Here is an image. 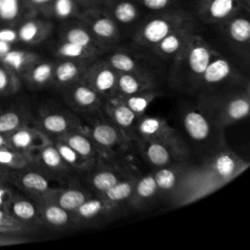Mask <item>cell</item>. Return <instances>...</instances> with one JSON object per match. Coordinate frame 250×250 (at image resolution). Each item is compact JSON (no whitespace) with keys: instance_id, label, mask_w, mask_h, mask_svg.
Masks as SVG:
<instances>
[{"instance_id":"681fc988","label":"cell","mask_w":250,"mask_h":250,"mask_svg":"<svg viewBox=\"0 0 250 250\" xmlns=\"http://www.w3.org/2000/svg\"><path fill=\"white\" fill-rule=\"evenodd\" d=\"M0 41H4L10 44H15L19 41L16 27L5 26L0 27Z\"/></svg>"},{"instance_id":"7402d4cb","label":"cell","mask_w":250,"mask_h":250,"mask_svg":"<svg viewBox=\"0 0 250 250\" xmlns=\"http://www.w3.org/2000/svg\"><path fill=\"white\" fill-rule=\"evenodd\" d=\"M91 62L60 59V62L54 63L52 83L64 90L79 81H83Z\"/></svg>"},{"instance_id":"f5cc1de1","label":"cell","mask_w":250,"mask_h":250,"mask_svg":"<svg viewBox=\"0 0 250 250\" xmlns=\"http://www.w3.org/2000/svg\"><path fill=\"white\" fill-rule=\"evenodd\" d=\"M81 9L95 7V6H102L104 0H75Z\"/></svg>"},{"instance_id":"44dd1931","label":"cell","mask_w":250,"mask_h":250,"mask_svg":"<svg viewBox=\"0 0 250 250\" xmlns=\"http://www.w3.org/2000/svg\"><path fill=\"white\" fill-rule=\"evenodd\" d=\"M103 151H112L126 144V135L111 121L96 122L86 133Z\"/></svg>"},{"instance_id":"60d3db41","label":"cell","mask_w":250,"mask_h":250,"mask_svg":"<svg viewBox=\"0 0 250 250\" xmlns=\"http://www.w3.org/2000/svg\"><path fill=\"white\" fill-rule=\"evenodd\" d=\"M28 115L23 110L9 109L0 112V133L9 135L15 130L27 126Z\"/></svg>"},{"instance_id":"7c38bea8","label":"cell","mask_w":250,"mask_h":250,"mask_svg":"<svg viewBox=\"0 0 250 250\" xmlns=\"http://www.w3.org/2000/svg\"><path fill=\"white\" fill-rule=\"evenodd\" d=\"M140 141L142 142V150L145 158L156 168L184 162L188 155V148L153 140Z\"/></svg>"},{"instance_id":"11a10c76","label":"cell","mask_w":250,"mask_h":250,"mask_svg":"<svg viewBox=\"0 0 250 250\" xmlns=\"http://www.w3.org/2000/svg\"><path fill=\"white\" fill-rule=\"evenodd\" d=\"M13 48V45L4 41H0V57L2 55H4L5 53H7L9 50H11Z\"/></svg>"},{"instance_id":"4316f807","label":"cell","mask_w":250,"mask_h":250,"mask_svg":"<svg viewBox=\"0 0 250 250\" xmlns=\"http://www.w3.org/2000/svg\"><path fill=\"white\" fill-rule=\"evenodd\" d=\"M60 40L84 46L102 54L106 51L92 35L87 26L78 19L62 21L60 28Z\"/></svg>"},{"instance_id":"d6a6232c","label":"cell","mask_w":250,"mask_h":250,"mask_svg":"<svg viewBox=\"0 0 250 250\" xmlns=\"http://www.w3.org/2000/svg\"><path fill=\"white\" fill-rule=\"evenodd\" d=\"M158 195L159 191L153 174H146L137 179L129 203L136 209H142L152 203Z\"/></svg>"},{"instance_id":"5b68a950","label":"cell","mask_w":250,"mask_h":250,"mask_svg":"<svg viewBox=\"0 0 250 250\" xmlns=\"http://www.w3.org/2000/svg\"><path fill=\"white\" fill-rule=\"evenodd\" d=\"M182 126L188 139L198 147L216 148L224 146L223 130L216 126L196 105L186 108L181 115Z\"/></svg>"},{"instance_id":"ab89813d","label":"cell","mask_w":250,"mask_h":250,"mask_svg":"<svg viewBox=\"0 0 250 250\" xmlns=\"http://www.w3.org/2000/svg\"><path fill=\"white\" fill-rule=\"evenodd\" d=\"M161 92L157 89L149 90L130 96H118L113 95L121 102H123L131 110H133L139 116L143 115L149 104L158 97L160 96Z\"/></svg>"},{"instance_id":"83f0119b","label":"cell","mask_w":250,"mask_h":250,"mask_svg":"<svg viewBox=\"0 0 250 250\" xmlns=\"http://www.w3.org/2000/svg\"><path fill=\"white\" fill-rule=\"evenodd\" d=\"M104 109L110 121L117 126L128 138V133L135 131L139 115L131 110L123 102L115 96H111L104 103Z\"/></svg>"},{"instance_id":"ba28073f","label":"cell","mask_w":250,"mask_h":250,"mask_svg":"<svg viewBox=\"0 0 250 250\" xmlns=\"http://www.w3.org/2000/svg\"><path fill=\"white\" fill-rule=\"evenodd\" d=\"M249 163L229 148H221L211 154L201 165L204 171L221 188L234 179Z\"/></svg>"},{"instance_id":"f1b7e54d","label":"cell","mask_w":250,"mask_h":250,"mask_svg":"<svg viewBox=\"0 0 250 250\" xmlns=\"http://www.w3.org/2000/svg\"><path fill=\"white\" fill-rule=\"evenodd\" d=\"M72 147L78 154L83 158L87 159L94 165L102 159L103 152L94 143V141L83 132V130H74L70 131L59 138Z\"/></svg>"},{"instance_id":"8d00e7d4","label":"cell","mask_w":250,"mask_h":250,"mask_svg":"<svg viewBox=\"0 0 250 250\" xmlns=\"http://www.w3.org/2000/svg\"><path fill=\"white\" fill-rule=\"evenodd\" d=\"M138 177L133 175H128L127 177L118 181L115 185L109 188L107 190L100 194L109 203L120 206L125 202L129 203V200L133 194L135 184Z\"/></svg>"},{"instance_id":"bcb514c9","label":"cell","mask_w":250,"mask_h":250,"mask_svg":"<svg viewBox=\"0 0 250 250\" xmlns=\"http://www.w3.org/2000/svg\"><path fill=\"white\" fill-rule=\"evenodd\" d=\"M21 88L20 76L0 62V96L17 93Z\"/></svg>"},{"instance_id":"1f68e13d","label":"cell","mask_w":250,"mask_h":250,"mask_svg":"<svg viewBox=\"0 0 250 250\" xmlns=\"http://www.w3.org/2000/svg\"><path fill=\"white\" fill-rule=\"evenodd\" d=\"M128 175L130 173L120 167L102 166L90 174L88 182L91 188L100 195Z\"/></svg>"},{"instance_id":"f35d334b","label":"cell","mask_w":250,"mask_h":250,"mask_svg":"<svg viewBox=\"0 0 250 250\" xmlns=\"http://www.w3.org/2000/svg\"><path fill=\"white\" fill-rule=\"evenodd\" d=\"M54 63L55 62H52L39 60L32 64L21 77L34 87L46 86L52 83Z\"/></svg>"},{"instance_id":"f6af8a7d","label":"cell","mask_w":250,"mask_h":250,"mask_svg":"<svg viewBox=\"0 0 250 250\" xmlns=\"http://www.w3.org/2000/svg\"><path fill=\"white\" fill-rule=\"evenodd\" d=\"M0 232L23 235L34 232V230L16 220L6 209L0 208Z\"/></svg>"},{"instance_id":"8992f818","label":"cell","mask_w":250,"mask_h":250,"mask_svg":"<svg viewBox=\"0 0 250 250\" xmlns=\"http://www.w3.org/2000/svg\"><path fill=\"white\" fill-rule=\"evenodd\" d=\"M90 30L94 38L106 50L121 39V30L103 6L81 9L77 18Z\"/></svg>"},{"instance_id":"d4e9b609","label":"cell","mask_w":250,"mask_h":250,"mask_svg":"<svg viewBox=\"0 0 250 250\" xmlns=\"http://www.w3.org/2000/svg\"><path fill=\"white\" fill-rule=\"evenodd\" d=\"M222 31L227 41L238 50L248 52L250 41V21L242 11L222 22Z\"/></svg>"},{"instance_id":"603a6c76","label":"cell","mask_w":250,"mask_h":250,"mask_svg":"<svg viewBox=\"0 0 250 250\" xmlns=\"http://www.w3.org/2000/svg\"><path fill=\"white\" fill-rule=\"evenodd\" d=\"M102 6L119 27L138 25L142 20L144 10L134 0H104Z\"/></svg>"},{"instance_id":"836d02e7","label":"cell","mask_w":250,"mask_h":250,"mask_svg":"<svg viewBox=\"0 0 250 250\" xmlns=\"http://www.w3.org/2000/svg\"><path fill=\"white\" fill-rule=\"evenodd\" d=\"M91 196L92 193L84 188L59 187L52 192V194L48 196V198L52 199L62 208L67 210L70 213H73L85 200Z\"/></svg>"},{"instance_id":"d590c367","label":"cell","mask_w":250,"mask_h":250,"mask_svg":"<svg viewBox=\"0 0 250 250\" xmlns=\"http://www.w3.org/2000/svg\"><path fill=\"white\" fill-rule=\"evenodd\" d=\"M39 60H41V57L37 53L13 48L0 57V62L19 76H22L25 71Z\"/></svg>"},{"instance_id":"4fadbf2b","label":"cell","mask_w":250,"mask_h":250,"mask_svg":"<svg viewBox=\"0 0 250 250\" xmlns=\"http://www.w3.org/2000/svg\"><path fill=\"white\" fill-rule=\"evenodd\" d=\"M29 155L31 157L32 166L55 180L65 176L72 170L62 158L54 143L51 141L33 150Z\"/></svg>"},{"instance_id":"816d5d0a","label":"cell","mask_w":250,"mask_h":250,"mask_svg":"<svg viewBox=\"0 0 250 250\" xmlns=\"http://www.w3.org/2000/svg\"><path fill=\"white\" fill-rule=\"evenodd\" d=\"M25 237L21 236V234H14V233H3L0 232V245H11L25 242Z\"/></svg>"},{"instance_id":"277c9868","label":"cell","mask_w":250,"mask_h":250,"mask_svg":"<svg viewBox=\"0 0 250 250\" xmlns=\"http://www.w3.org/2000/svg\"><path fill=\"white\" fill-rule=\"evenodd\" d=\"M241 82L237 68L229 59L216 52L204 70L195 93L200 95L238 90L242 88L235 86Z\"/></svg>"},{"instance_id":"7bdbcfd3","label":"cell","mask_w":250,"mask_h":250,"mask_svg":"<svg viewBox=\"0 0 250 250\" xmlns=\"http://www.w3.org/2000/svg\"><path fill=\"white\" fill-rule=\"evenodd\" d=\"M31 164L29 154L16 150L10 146L0 147V165L9 169H21Z\"/></svg>"},{"instance_id":"9c48e42d","label":"cell","mask_w":250,"mask_h":250,"mask_svg":"<svg viewBox=\"0 0 250 250\" xmlns=\"http://www.w3.org/2000/svg\"><path fill=\"white\" fill-rule=\"evenodd\" d=\"M134 134L139 140H153L188 148L180 133L164 118L141 115L136 123Z\"/></svg>"},{"instance_id":"30bf717a","label":"cell","mask_w":250,"mask_h":250,"mask_svg":"<svg viewBox=\"0 0 250 250\" xmlns=\"http://www.w3.org/2000/svg\"><path fill=\"white\" fill-rule=\"evenodd\" d=\"M120 206L109 203L101 195H92L85 200L72 214L76 227L96 226L113 218Z\"/></svg>"},{"instance_id":"f907efd6","label":"cell","mask_w":250,"mask_h":250,"mask_svg":"<svg viewBox=\"0 0 250 250\" xmlns=\"http://www.w3.org/2000/svg\"><path fill=\"white\" fill-rule=\"evenodd\" d=\"M14 192V189L8 183H0V208L6 209Z\"/></svg>"},{"instance_id":"ee69618b","label":"cell","mask_w":250,"mask_h":250,"mask_svg":"<svg viewBox=\"0 0 250 250\" xmlns=\"http://www.w3.org/2000/svg\"><path fill=\"white\" fill-rule=\"evenodd\" d=\"M81 8L75 0H54L51 8L50 18L61 21L77 19Z\"/></svg>"},{"instance_id":"2e32d148","label":"cell","mask_w":250,"mask_h":250,"mask_svg":"<svg viewBox=\"0 0 250 250\" xmlns=\"http://www.w3.org/2000/svg\"><path fill=\"white\" fill-rule=\"evenodd\" d=\"M103 60L118 73L125 72L155 77L153 68L148 64V62H146L145 60H141L137 55H134L127 50L114 49Z\"/></svg>"},{"instance_id":"b9f144b4","label":"cell","mask_w":250,"mask_h":250,"mask_svg":"<svg viewBox=\"0 0 250 250\" xmlns=\"http://www.w3.org/2000/svg\"><path fill=\"white\" fill-rule=\"evenodd\" d=\"M54 145L57 147L62 158L64 160V162L68 166H70L72 169L87 170L94 166L93 163L83 158L80 154H78L72 147H70L63 141L60 139H56V142H54Z\"/></svg>"},{"instance_id":"db71d44e","label":"cell","mask_w":250,"mask_h":250,"mask_svg":"<svg viewBox=\"0 0 250 250\" xmlns=\"http://www.w3.org/2000/svg\"><path fill=\"white\" fill-rule=\"evenodd\" d=\"M11 170L12 169L0 165V183H9Z\"/></svg>"},{"instance_id":"9f6ffc18","label":"cell","mask_w":250,"mask_h":250,"mask_svg":"<svg viewBox=\"0 0 250 250\" xmlns=\"http://www.w3.org/2000/svg\"><path fill=\"white\" fill-rule=\"evenodd\" d=\"M236 1L241 5V7H242L245 11L249 12V9H250V0H236Z\"/></svg>"},{"instance_id":"e575fe53","label":"cell","mask_w":250,"mask_h":250,"mask_svg":"<svg viewBox=\"0 0 250 250\" xmlns=\"http://www.w3.org/2000/svg\"><path fill=\"white\" fill-rule=\"evenodd\" d=\"M36 16L28 8L25 0H0V22L17 27L27 18Z\"/></svg>"},{"instance_id":"6f0895ef","label":"cell","mask_w":250,"mask_h":250,"mask_svg":"<svg viewBox=\"0 0 250 250\" xmlns=\"http://www.w3.org/2000/svg\"><path fill=\"white\" fill-rule=\"evenodd\" d=\"M2 146H8V141H7V136L0 133V147Z\"/></svg>"},{"instance_id":"cb8c5ba5","label":"cell","mask_w":250,"mask_h":250,"mask_svg":"<svg viewBox=\"0 0 250 250\" xmlns=\"http://www.w3.org/2000/svg\"><path fill=\"white\" fill-rule=\"evenodd\" d=\"M8 146L30 154L33 150L50 142V139L38 128L28 126L21 127L7 135Z\"/></svg>"},{"instance_id":"74e56055","label":"cell","mask_w":250,"mask_h":250,"mask_svg":"<svg viewBox=\"0 0 250 250\" xmlns=\"http://www.w3.org/2000/svg\"><path fill=\"white\" fill-rule=\"evenodd\" d=\"M54 53L59 59L88 62L95 60L100 55V53L95 50L64 40H60L58 42L54 48Z\"/></svg>"},{"instance_id":"ffe728a7","label":"cell","mask_w":250,"mask_h":250,"mask_svg":"<svg viewBox=\"0 0 250 250\" xmlns=\"http://www.w3.org/2000/svg\"><path fill=\"white\" fill-rule=\"evenodd\" d=\"M194 32V22L178 27L154 45L151 50L155 55L162 59L173 60L183 50Z\"/></svg>"},{"instance_id":"f546056e","label":"cell","mask_w":250,"mask_h":250,"mask_svg":"<svg viewBox=\"0 0 250 250\" xmlns=\"http://www.w3.org/2000/svg\"><path fill=\"white\" fill-rule=\"evenodd\" d=\"M187 167L188 165H185L184 162H180L157 168V170L152 173L159 195H167L172 198L183 179Z\"/></svg>"},{"instance_id":"484cf974","label":"cell","mask_w":250,"mask_h":250,"mask_svg":"<svg viewBox=\"0 0 250 250\" xmlns=\"http://www.w3.org/2000/svg\"><path fill=\"white\" fill-rule=\"evenodd\" d=\"M16 29L19 41L28 45H35L45 41L51 35L54 24L47 19L33 16L19 23Z\"/></svg>"},{"instance_id":"5bb4252c","label":"cell","mask_w":250,"mask_h":250,"mask_svg":"<svg viewBox=\"0 0 250 250\" xmlns=\"http://www.w3.org/2000/svg\"><path fill=\"white\" fill-rule=\"evenodd\" d=\"M243 10L236 0H197L196 3L198 19L209 24H221Z\"/></svg>"},{"instance_id":"ac0fdd59","label":"cell","mask_w":250,"mask_h":250,"mask_svg":"<svg viewBox=\"0 0 250 250\" xmlns=\"http://www.w3.org/2000/svg\"><path fill=\"white\" fill-rule=\"evenodd\" d=\"M6 210L16 220L36 231L44 228L36 203L26 195L14 192Z\"/></svg>"},{"instance_id":"52a82bcc","label":"cell","mask_w":250,"mask_h":250,"mask_svg":"<svg viewBox=\"0 0 250 250\" xmlns=\"http://www.w3.org/2000/svg\"><path fill=\"white\" fill-rule=\"evenodd\" d=\"M55 181L57 180L47 176L31 164L21 169H12L9 178L10 184L33 201L44 199L52 194L59 188L53 185Z\"/></svg>"},{"instance_id":"e0dca14e","label":"cell","mask_w":250,"mask_h":250,"mask_svg":"<svg viewBox=\"0 0 250 250\" xmlns=\"http://www.w3.org/2000/svg\"><path fill=\"white\" fill-rule=\"evenodd\" d=\"M45 135L59 138L70 131L81 130L78 118L68 111H50L43 113L37 121V127Z\"/></svg>"},{"instance_id":"6da1fadb","label":"cell","mask_w":250,"mask_h":250,"mask_svg":"<svg viewBox=\"0 0 250 250\" xmlns=\"http://www.w3.org/2000/svg\"><path fill=\"white\" fill-rule=\"evenodd\" d=\"M216 51L199 34L194 32L183 50L172 60L170 80L180 91L195 92L201 76Z\"/></svg>"},{"instance_id":"7dc6e473","label":"cell","mask_w":250,"mask_h":250,"mask_svg":"<svg viewBox=\"0 0 250 250\" xmlns=\"http://www.w3.org/2000/svg\"><path fill=\"white\" fill-rule=\"evenodd\" d=\"M144 11L151 13L179 8L183 0H134Z\"/></svg>"},{"instance_id":"8fae6325","label":"cell","mask_w":250,"mask_h":250,"mask_svg":"<svg viewBox=\"0 0 250 250\" xmlns=\"http://www.w3.org/2000/svg\"><path fill=\"white\" fill-rule=\"evenodd\" d=\"M118 72L103 59L93 60L85 73L83 81L90 85L102 97L107 99L116 93Z\"/></svg>"},{"instance_id":"4dcf8cb0","label":"cell","mask_w":250,"mask_h":250,"mask_svg":"<svg viewBox=\"0 0 250 250\" xmlns=\"http://www.w3.org/2000/svg\"><path fill=\"white\" fill-rule=\"evenodd\" d=\"M154 89H157L155 77L119 72L117 77L115 95L130 96Z\"/></svg>"},{"instance_id":"3957f363","label":"cell","mask_w":250,"mask_h":250,"mask_svg":"<svg viewBox=\"0 0 250 250\" xmlns=\"http://www.w3.org/2000/svg\"><path fill=\"white\" fill-rule=\"evenodd\" d=\"M191 22H194V19L182 7L151 13L138 23L133 34V42L140 47L151 49L178 27Z\"/></svg>"},{"instance_id":"9a60e30c","label":"cell","mask_w":250,"mask_h":250,"mask_svg":"<svg viewBox=\"0 0 250 250\" xmlns=\"http://www.w3.org/2000/svg\"><path fill=\"white\" fill-rule=\"evenodd\" d=\"M63 94L67 104L81 112H93L104 106V97L84 81H79L65 88Z\"/></svg>"},{"instance_id":"7a4b0ae2","label":"cell","mask_w":250,"mask_h":250,"mask_svg":"<svg viewBox=\"0 0 250 250\" xmlns=\"http://www.w3.org/2000/svg\"><path fill=\"white\" fill-rule=\"evenodd\" d=\"M196 106L220 129L224 130L249 115L250 100L247 89L200 94Z\"/></svg>"},{"instance_id":"d6986e66","label":"cell","mask_w":250,"mask_h":250,"mask_svg":"<svg viewBox=\"0 0 250 250\" xmlns=\"http://www.w3.org/2000/svg\"><path fill=\"white\" fill-rule=\"evenodd\" d=\"M34 202L37 205L44 227L58 230L76 227L73 214L62 208L52 199L47 197Z\"/></svg>"},{"instance_id":"c3c4849f","label":"cell","mask_w":250,"mask_h":250,"mask_svg":"<svg viewBox=\"0 0 250 250\" xmlns=\"http://www.w3.org/2000/svg\"><path fill=\"white\" fill-rule=\"evenodd\" d=\"M28 8L36 16L43 15L45 18L50 19L51 8L54 0H25Z\"/></svg>"}]
</instances>
